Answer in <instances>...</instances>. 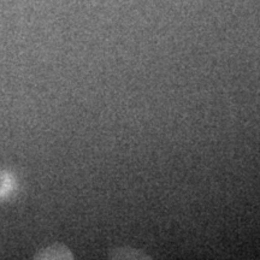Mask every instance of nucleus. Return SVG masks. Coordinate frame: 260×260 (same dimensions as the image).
I'll return each mask as SVG.
<instances>
[{
    "mask_svg": "<svg viewBox=\"0 0 260 260\" xmlns=\"http://www.w3.org/2000/svg\"><path fill=\"white\" fill-rule=\"evenodd\" d=\"M18 189L17 177L12 171L0 169V203L10 200Z\"/></svg>",
    "mask_w": 260,
    "mask_h": 260,
    "instance_id": "1",
    "label": "nucleus"
},
{
    "mask_svg": "<svg viewBox=\"0 0 260 260\" xmlns=\"http://www.w3.org/2000/svg\"><path fill=\"white\" fill-rule=\"evenodd\" d=\"M73 253L63 243H54L42 248L35 254L34 259H73Z\"/></svg>",
    "mask_w": 260,
    "mask_h": 260,
    "instance_id": "2",
    "label": "nucleus"
}]
</instances>
